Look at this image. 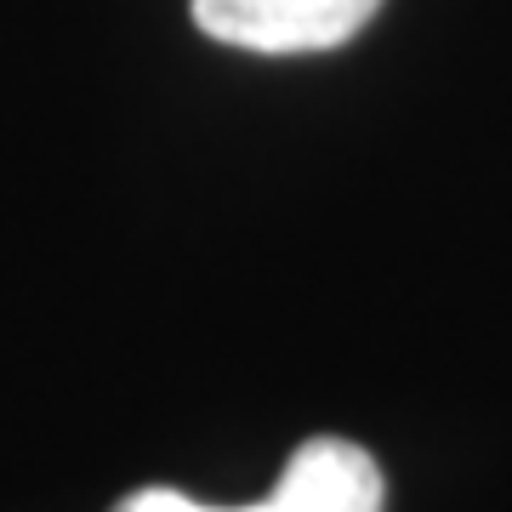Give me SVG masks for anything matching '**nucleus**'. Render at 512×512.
Segmentation results:
<instances>
[{"instance_id":"f257e3e1","label":"nucleus","mask_w":512,"mask_h":512,"mask_svg":"<svg viewBox=\"0 0 512 512\" xmlns=\"http://www.w3.org/2000/svg\"><path fill=\"white\" fill-rule=\"evenodd\" d=\"M382 507H387V484L376 456L365 444L330 439V433L296 444L279 484L256 501H200V495L171 490V484H148V490H131L126 501H114V512H382Z\"/></svg>"},{"instance_id":"f03ea898","label":"nucleus","mask_w":512,"mask_h":512,"mask_svg":"<svg viewBox=\"0 0 512 512\" xmlns=\"http://www.w3.org/2000/svg\"><path fill=\"white\" fill-rule=\"evenodd\" d=\"M200 35L256 57L336 52L365 29L382 0H188Z\"/></svg>"}]
</instances>
